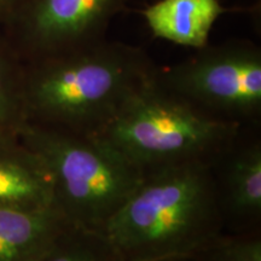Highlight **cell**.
Here are the masks:
<instances>
[{
	"instance_id": "cell-8",
	"label": "cell",
	"mask_w": 261,
	"mask_h": 261,
	"mask_svg": "<svg viewBox=\"0 0 261 261\" xmlns=\"http://www.w3.org/2000/svg\"><path fill=\"white\" fill-rule=\"evenodd\" d=\"M0 207H57L50 171L18 136L0 138Z\"/></svg>"
},
{
	"instance_id": "cell-2",
	"label": "cell",
	"mask_w": 261,
	"mask_h": 261,
	"mask_svg": "<svg viewBox=\"0 0 261 261\" xmlns=\"http://www.w3.org/2000/svg\"><path fill=\"white\" fill-rule=\"evenodd\" d=\"M223 231L210 163L202 161L145 172L103 228L125 261H185Z\"/></svg>"
},
{
	"instance_id": "cell-9",
	"label": "cell",
	"mask_w": 261,
	"mask_h": 261,
	"mask_svg": "<svg viewBox=\"0 0 261 261\" xmlns=\"http://www.w3.org/2000/svg\"><path fill=\"white\" fill-rule=\"evenodd\" d=\"M226 11L219 0H158L140 14L155 38L198 50Z\"/></svg>"
},
{
	"instance_id": "cell-3",
	"label": "cell",
	"mask_w": 261,
	"mask_h": 261,
	"mask_svg": "<svg viewBox=\"0 0 261 261\" xmlns=\"http://www.w3.org/2000/svg\"><path fill=\"white\" fill-rule=\"evenodd\" d=\"M241 128L173 92L158 71L96 137L149 172L184 162L211 163Z\"/></svg>"
},
{
	"instance_id": "cell-11",
	"label": "cell",
	"mask_w": 261,
	"mask_h": 261,
	"mask_svg": "<svg viewBox=\"0 0 261 261\" xmlns=\"http://www.w3.org/2000/svg\"><path fill=\"white\" fill-rule=\"evenodd\" d=\"M24 62L0 27V138L17 137L25 122Z\"/></svg>"
},
{
	"instance_id": "cell-7",
	"label": "cell",
	"mask_w": 261,
	"mask_h": 261,
	"mask_svg": "<svg viewBox=\"0 0 261 261\" xmlns=\"http://www.w3.org/2000/svg\"><path fill=\"white\" fill-rule=\"evenodd\" d=\"M210 168L224 230L261 232L260 127H242Z\"/></svg>"
},
{
	"instance_id": "cell-14",
	"label": "cell",
	"mask_w": 261,
	"mask_h": 261,
	"mask_svg": "<svg viewBox=\"0 0 261 261\" xmlns=\"http://www.w3.org/2000/svg\"><path fill=\"white\" fill-rule=\"evenodd\" d=\"M32 0H0V27L11 23Z\"/></svg>"
},
{
	"instance_id": "cell-6",
	"label": "cell",
	"mask_w": 261,
	"mask_h": 261,
	"mask_svg": "<svg viewBox=\"0 0 261 261\" xmlns=\"http://www.w3.org/2000/svg\"><path fill=\"white\" fill-rule=\"evenodd\" d=\"M126 0H32L4 29L27 63L89 46L106 39Z\"/></svg>"
},
{
	"instance_id": "cell-13",
	"label": "cell",
	"mask_w": 261,
	"mask_h": 261,
	"mask_svg": "<svg viewBox=\"0 0 261 261\" xmlns=\"http://www.w3.org/2000/svg\"><path fill=\"white\" fill-rule=\"evenodd\" d=\"M185 261H261V232L215 234Z\"/></svg>"
},
{
	"instance_id": "cell-12",
	"label": "cell",
	"mask_w": 261,
	"mask_h": 261,
	"mask_svg": "<svg viewBox=\"0 0 261 261\" xmlns=\"http://www.w3.org/2000/svg\"><path fill=\"white\" fill-rule=\"evenodd\" d=\"M39 261H125L103 231L69 224Z\"/></svg>"
},
{
	"instance_id": "cell-1",
	"label": "cell",
	"mask_w": 261,
	"mask_h": 261,
	"mask_svg": "<svg viewBox=\"0 0 261 261\" xmlns=\"http://www.w3.org/2000/svg\"><path fill=\"white\" fill-rule=\"evenodd\" d=\"M159 67L142 47L103 40L24 63L27 122L96 137Z\"/></svg>"
},
{
	"instance_id": "cell-10",
	"label": "cell",
	"mask_w": 261,
	"mask_h": 261,
	"mask_svg": "<svg viewBox=\"0 0 261 261\" xmlns=\"http://www.w3.org/2000/svg\"><path fill=\"white\" fill-rule=\"evenodd\" d=\"M69 224L57 207H0V261H39Z\"/></svg>"
},
{
	"instance_id": "cell-4",
	"label": "cell",
	"mask_w": 261,
	"mask_h": 261,
	"mask_svg": "<svg viewBox=\"0 0 261 261\" xmlns=\"http://www.w3.org/2000/svg\"><path fill=\"white\" fill-rule=\"evenodd\" d=\"M18 138L45 162L57 208L77 226L103 231L145 175L97 137L25 122Z\"/></svg>"
},
{
	"instance_id": "cell-5",
	"label": "cell",
	"mask_w": 261,
	"mask_h": 261,
	"mask_svg": "<svg viewBox=\"0 0 261 261\" xmlns=\"http://www.w3.org/2000/svg\"><path fill=\"white\" fill-rule=\"evenodd\" d=\"M173 92L242 127H261V48L233 39L205 45L188 60L160 68Z\"/></svg>"
}]
</instances>
